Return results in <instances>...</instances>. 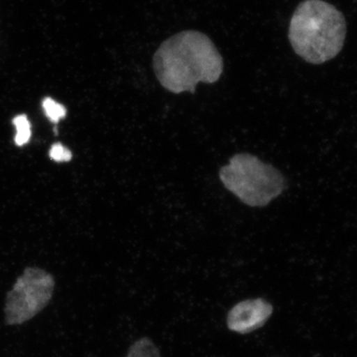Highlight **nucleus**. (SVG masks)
Returning a JSON list of instances; mask_svg holds the SVG:
<instances>
[{"label": "nucleus", "instance_id": "1", "mask_svg": "<svg viewBox=\"0 0 357 357\" xmlns=\"http://www.w3.org/2000/svg\"><path fill=\"white\" fill-rule=\"evenodd\" d=\"M153 69L160 84L170 93H194L199 83H217L223 72V59L204 33L187 30L165 40L153 56Z\"/></svg>", "mask_w": 357, "mask_h": 357}, {"label": "nucleus", "instance_id": "2", "mask_svg": "<svg viewBox=\"0 0 357 357\" xmlns=\"http://www.w3.org/2000/svg\"><path fill=\"white\" fill-rule=\"evenodd\" d=\"M288 36L298 56L310 64H324L342 51L347 21L332 4L323 0H305L291 18Z\"/></svg>", "mask_w": 357, "mask_h": 357}, {"label": "nucleus", "instance_id": "3", "mask_svg": "<svg viewBox=\"0 0 357 357\" xmlns=\"http://www.w3.org/2000/svg\"><path fill=\"white\" fill-rule=\"evenodd\" d=\"M218 176L225 189L251 208H264L288 188L280 171L249 153L234 155Z\"/></svg>", "mask_w": 357, "mask_h": 357}, {"label": "nucleus", "instance_id": "4", "mask_svg": "<svg viewBox=\"0 0 357 357\" xmlns=\"http://www.w3.org/2000/svg\"><path fill=\"white\" fill-rule=\"evenodd\" d=\"M55 280L39 267L25 268L7 294L4 314L8 326H20L43 311L53 297Z\"/></svg>", "mask_w": 357, "mask_h": 357}, {"label": "nucleus", "instance_id": "5", "mask_svg": "<svg viewBox=\"0 0 357 357\" xmlns=\"http://www.w3.org/2000/svg\"><path fill=\"white\" fill-rule=\"evenodd\" d=\"M272 314L273 306L262 298L243 301L227 314V326L232 332L245 335L262 328Z\"/></svg>", "mask_w": 357, "mask_h": 357}, {"label": "nucleus", "instance_id": "6", "mask_svg": "<svg viewBox=\"0 0 357 357\" xmlns=\"http://www.w3.org/2000/svg\"><path fill=\"white\" fill-rule=\"evenodd\" d=\"M13 123L16 129L15 138H14L16 146H24L31 139L32 135L31 123H30L27 115H17L14 117Z\"/></svg>", "mask_w": 357, "mask_h": 357}, {"label": "nucleus", "instance_id": "7", "mask_svg": "<svg viewBox=\"0 0 357 357\" xmlns=\"http://www.w3.org/2000/svg\"><path fill=\"white\" fill-rule=\"evenodd\" d=\"M126 357H161L158 347L150 338L142 337L134 342Z\"/></svg>", "mask_w": 357, "mask_h": 357}, {"label": "nucleus", "instance_id": "8", "mask_svg": "<svg viewBox=\"0 0 357 357\" xmlns=\"http://www.w3.org/2000/svg\"><path fill=\"white\" fill-rule=\"evenodd\" d=\"M45 114L53 123L58 124L61 119H65L67 115V109L51 98H45L42 102Z\"/></svg>", "mask_w": 357, "mask_h": 357}, {"label": "nucleus", "instance_id": "9", "mask_svg": "<svg viewBox=\"0 0 357 357\" xmlns=\"http://www.w3.org/2000/svg\"><path fill=\"white\" fill-rule=\"evenodd\" d=\"M49 156L53 161L58 162V163H63V162H69L73 158V153L70 149L61 143H55L52 145Z\"/></svg>", "mask_w": 357, "mask_h": 357}]
</instances>
